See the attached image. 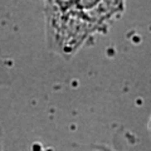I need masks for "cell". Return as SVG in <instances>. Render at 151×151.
I'll return each instance as SVG.
<instances>
[{
  "mask_svg": "<svg viewBox=\"0 0 151 151\" xmlns=\"http://www.w3.org/2000/svg\"><path fill=\"white\" fill-rule=\"evenodd\" d=\"M49 30L52 39L64 52H72L76 47L102 22L112 3H50Z\"/></svg>",
  "mask_w": 151,
  "mask_h": 151,
  "instance_id": "obj_1",
  "label": "cell"
}]
</instances>
